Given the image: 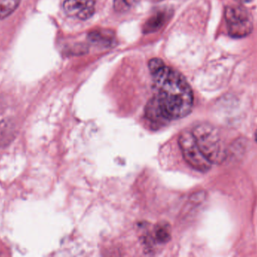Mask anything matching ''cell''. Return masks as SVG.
Wrapping results in <instances>:
<instances>
[{
  "label": "cell",
  "instance_id": "cell-7",
  "mask_svg": "<svg viewBox=\"0 0 257 257\" xmlns=\"http://www.w3.org/2000/svg\"><path fill=\"white\" fill-rule=\"evenodd\" d=\"M145 114H146L147 118L155 125H164L169 122L163 114L160 105L154 97L150 100L149 102L147 104Z\"/></svg>",
  "mask_w": 257,
  "mask_h": 257
},
{
  "label": "cell",
  "instance_id": "cell-3",
  "mask_svg": "<svg viewBox=\"0 0 257 257\" xmlns=\"http://www.w3.org/2000/svg\"><path fill=\"white\" fill-rule=\"evenodd\" d=\"M225 19L229 34L234 38L248 36L253 30V24L250 12L244 6H229L225 9Z\"/></svg>",
  "mask_w": 257,
  "mask_h": 257
},
{
  "label": "cell",
  "instance_id": "cell-9",
  "mask_svg": "<svg viewBox=\"0 0 257 257\" xmlns=\"http://www.w3.org/2000/svg\"><path fill=\"white\" fill-rule=\"evenodd\" d=\"M15 136V126L11 121L0 122V146L9 144Z\"/></svg>",
  "mask_w": 257,
  "mask_h": 257
},
{
  "label": "cell",
  "instance_id": "cell-5",
  "mask_svg": "<svg viewBox=\"0 0 257 257\" xmlns=\"http://www.w3.org/2000/svg\"><path fill=\"white\" fill-rule=\"evenodd\" d=\"M63 9L66 15L79 20H87L95 12L94 0H65Z\"/></svg>",
  "mask_w": 257,
  "mask_h": 257
},
{
  "label": "cell",
  "instance_id": "cell-1",
  "mask_svg": "<svg viewBox=\"0 0 257 257\" xmlns=\"http://www.w3.org/2000/svg\"><path fill=\"white\" fill-rule=\"evenodd\" d=\"M156 101L169 121L188 116L193 106V94L189 83L179 72L165 63L151 71Z\"/></svg>",
  "mask_w": 257,
  "mask_h": 257
},
{
  "label": "cell",
  "instance_id": "cell-6",
  "mask_svg": "<svg viewBox=\"0 0 257 257\" xmlns=\"http://www.w3.org/2000/svg\"><path fill=\"white\" fill-rule=\"evenodd\" d=\"M170 18V13L166 11H160L152 15L143 26V33H152L160 30Z\"/></svg>",
  "mask_w": 257,
  "mask_h": 257
},
{
  "label": "cell",
  "instance_id": "cell-2",
  "mask_svg": "<svg viewBox=\"0 0 257 257\" xmlns=\"http://www.w3.org/2000/svg\"><path fill=\"white\" fill-rule=\"evenodd\" d=\"M199 149L211 164H222L227 157V149L220 131L214 125L202 122L192 131Z\"/></svg>",
  "mask_w": 257,
  "mask_h": 257
},
{
  "label": "cell",
  "instance_id": "cell-8",
  "mask_svg": "<svg viewBox=\"0 0 257 257\" xmlns=\"http://www.w3.org/2000/svg\"><path fill=\"white\" fill-rule=\"evenodd\" d=\"M88 39L96 45L109 47L114 43V36L109 30H94L88 35Z\"/></svg>",
  "mask_w": 257,
  "mask_h": 257
},
{
  "label": "cell",
  "instance_id": "cell-10",
  "mask_svg": "<svg viewBox=\"0 0 257 257\" xmlns=\"http://www.w3.org/2000/svg\"><path fill=\"white\" fill-rule=\"evenodd\" d=\"M21 0H0V20L10 16L19 6Z\"/></svg>",
  "mask_w": 257,
  "mask_h": 257
},
{
  "label": "cell",
  "instance_id": "cell-13",
  "mask_svg": "<svg viewBox=\"0 0 257 257\" xmlns=\"http://www.w3.org/2000/svg\"><path fill=\"white\" fill-rule=\"evenodd\" d=\"M241 1L243 2V3H250L252 0H241Z\"/></svg>",
  "mask_w": 257,
  "mask_h": 257
},
{
  "label": "cell",
  "instance_id": "cell-11",
  "mask_svg": "<svg viewBox=\"0 0 257 257\" xmlns=\"http://www.w3.org/2000/svg\"><path fill=\"white\" fill-rule=\"evenodd\" d=\"M140 0H114V8L116 12L125 13L133 9Z\"/></svg>",
  "mask_w": 257,
  "mask_h": 257
},
{
  "label": "cell",
  "instance_id": "cell-4",
  "mask_svg": "<svg viewBox=\"0 0 257 257\" xmlns=\"http://www.w3.org/2000/svg\"><path fill=\"white\" fill-rule=\"evenodd\" d=\"M178 144L184 159L191 167L202 173L211 169L212 164L199 149L192 131H183L178 138Z\"/></svg>",
  "mask_w": 257,
  "mask_h": 257
},
{
  "label": "cell",
  "instance_id": "cell-14",
  "mask_svg": "<svg viewBox=\"0 0 257 257\" xmlns=\"http://www.w3.org/2000/svg\"><path fill=\"white\" fill-rule=\"evenodd\" d=\"M255 140H256V142L257 143V129L256 132H255Z\"/></svg>",
  "mask_w": 257,
  "mask_h": 257
},
{
  "label": "cell",
  "instance_id": "cell-12",
  "mask_svg": "<svg viewBox=\"0 0 257 257\" xmlns=\"http://www.w3.org/2000/svg\"><path fill=\"white\" fill-rule=\"evenodd\" d=\"M148 1L152 2V3H158V2L162 1V0H148Z\"/></svg>",
  "mask_w": 257,
  "mask_h": 257
}]
</instances>
